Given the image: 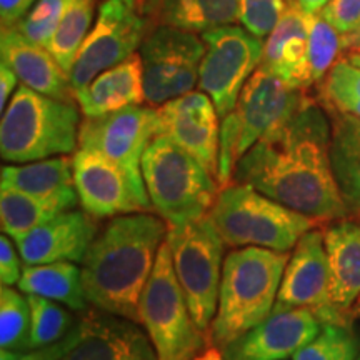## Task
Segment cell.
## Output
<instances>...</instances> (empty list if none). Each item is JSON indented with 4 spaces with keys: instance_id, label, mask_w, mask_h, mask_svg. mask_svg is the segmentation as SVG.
I'll return each instance as SVG.
<instances>
[{
    "instance_id": "cell-32",
    "label": "cell",
    "mask_w": 360,
    "mask_h": 360,
    "mask_svg": "<svg viewBox=\"0 0 360 360\" xmlns=\"http://www.w3.org/2000/svg\"><path fill=\"white\" fill-rule=\"evenodd\" d=\"M344 51V35L321 13H309V64L314 87L322 84Z\"/></svg>"
},
{
    "instance_id": "cell-33",
    "label": "cell",
    "mask_w": 360,
    "mask_h": 360,
    "mask_svg": "<svg viewBox=\"0 0 360 360\" xmlns=\"http://www.w3.org/2000/svg\"><path fill=\"white\" fill-rule=\"evenodd\" d=\"M29 297L32 312V332H30V349L45 347L65 339L74 328L77 319L56 300L39 295Z\"/></svg>"
},
{
    "instance_id": "cell-3",
    "label": "cell",
    "mask_w": 360,
    "mask_h": 360,
    "mask_svg": "<svg viewBox=\"0 0 360 360\" xmlns=\"http://www.w3.org/2000/svg\"><path fill=\"white\" fill-rule=\"evenodd\" d=\"M289 259V252L264 247H240L229 252L217 314L209 330L210 345L222 350L272 312Z\"/></svg>"
},
{
    "instance_id": "cell-29",
    "label": "cell",
    "mask_w": 360,
    "mask_h": 360,
    "mask_svg": "<svg viewBox=\"0 0 360 360\" xmlns=\"http://www.w3.org/2000/svg\"><path fill=\"white\" fill-rule=\"evenodd\" d=\"M94 15H96V0H70L57 30L45 45L69 75L80 47L92 29Z\"/></svg>"
},
{
    "instance_id": "cell-46",
    "label": "cell",
    "mask_w": 360,
    "mask_h": 360,
    "mask_svg": "<svg viewBox=\"0 0 360 360\" xmlns=\"http://www.w3.org/2000/svg\"><path fill=\"white\" fill-rule=\"evenodd\" d=\"M22 355H24V352H17V350L2 349V352H0V360H20Z\"/></svg>"
},
{
    "instance_id": "cell-1",
    "label": "cell",
    "mask_w": 360,
    "mask_h": 360,
    "mask_svg": "<svg viewBox=\"0 0 360 360\" xmlns=\"http://www.w3.org/2000/svg\"><path fill=\"white\" fill-rule=\"evenodd\" d=\"M330 119L312 97L287 124L238 160L233 182L247 184L319 225L349 217L330 160Z\"/></svg>"
},
{
    "instance_id": "cell-36",
    "label": "cell",
    "mask_w": 360,
    "mask_h": 360,
    "mask_svg": "<svg viewBox=\"0 0 360 360\" xmlns=\"http://www.w3.org/2000/svg\"><path fill=\"white\" fill-rule=\"evenodd\" d=\"M238 22L250 34L265 39L285 11V0H237Z\"/></svg>"
},
{
    "instance_id": "cell-16",
    "label": "cell",
    "mask_w": 360,
    "mask_h": 360,
    "mask_svg": "<svg viewBox=\"0 0 360 360\" xmlns=\"http://www.w3.org/2000/svg\"><path fill=\"white\" fill-rule=\"evenodd\" d=\"M309 90L292 89L262 67L252 74L238 96V157H244L260 139L287 124L307 103Z\"/></svg>"
},
{
    "instance_id": "cell-39",
    "label": "cell",
    "mask_w": 360,
    "mask_h": 360,
    "mask_svg": "<svg viewBox=\"0 0 360 360\" xmlns=\"http://www.w3.org/2000/svg\"><path fill=\"white\" fill-rule=\"evenodd\" d=\"M15 245L17 244H13L7 233L0 237V282L2 285H15L22 277L24 267L20 264V252L15 249Z\"/></svg>"
},
{
    "instance_id": "cell-27",
    "label": "cell",
    "mask_w": 360,
    "mask_h": 360,
    "mask_svg": "<svg viewBox=\"0 0 360 360\" xmlns=\"http://www.w3.org/2000/svg\"><path fill=\"white\" fill-rule=\"evenodd\" d=\"M17 285L27 295L45 297L77 312H82L89 305L84 289L82 267L75 262L24 264Z\"/></svg>"
},
{
    "instance_id": "cell-42",
    "label": "cell",
    "mask_w": 360,
    "mask_h": 360,
    "mask_svg": "<svg viewBox=\"0 0 360 360\" xmlns=\"http://www.w3.org/2000/svg\"><path fill=\"white\" fill-rule=\"evenodd\" d=\"M67 352V337L60 342L52 345H45V347L32 349L30 352L22 355L20 360H64Z\"/></svg>"
},
{
    "instance_id": "cell-5",
    "label": "cell",
    "mask_w": 360,
    "mask_h": 360,
    "mask_svg": "<svg viewBox=\"0 0 360 360\" xmlns=\"http://www.w3.org/2000/svg\"><path fill=\"white\" fill-rule=\"evenodd\" d=\"M142 175L154 212L169 227L207 217L217 200V180L165 135H157L143 152Z\"/></svg>"
},
{
    "instance_id": "cell-23",
    "label": "cell",
    "mask_w": 360,
    "mask_h": 360,
    "mask_svg": "<svg viewBox=\"0 0 360 360\" xmlns=\"http://www.w3.org/2000/svg\"><path fill=\"white\" fill-rule=\"evenodd\" d=\"M80 110L85 117H98L146 102L143 65L141 53L125 58L98 74L92 82L75 92Z\"/></svg>"
},
{
    "instance_id": "cell-8",
    "label": "cell",
    "mask_w": 360,
    "mask_h": 360,
    "mask_svg": "<svg viewBox=\"0 0 360 360\" xmlns=\"http://www.w3.org/2000/svg\"><path fill=\"white\" fill-rule=\"evenodd\" d=\"M167 244L193 322L209 335L219 305L225 242L209 215L169 227Z\"/></svg>"
},
{
    "instance_id": "cell-14",
    "label": "cell",
    "mask_w": 360,
    "mask_h": 360,
    "mask_svg": "<svg viewBox=\"0 0 360 360\" xmlns=\"http://www.w3.org/2000/svg\"><path fill=\"white\" fill-rule=\"evenodd\" d=\"M79 204L96 219L154 212L146 188L119 165L97 152L79 148L72 157Z\"/></svg>"
},
{
    "instance_id": "cell-50",
    "label": "cell",
    "mask_w": 360,
    "mask_h": 360,
    "mask_svg": "<svg viewBox=\"0 0 360 360\" xmlns=\"http://www.w3.org/2000/svg\"><path fill=\"white\" fill-rule=\"evenodd\" d=\"M285 2H287V0H285Z\"/></svg>"
},
{
    "instance_id": "cell-30",
    "label": "cell",
    "mask_w": 360,
    "mask_h": 360,
    "mask_svg": "<svg viewBox=\"0 0 360 360\" xmlns=\"http://www.w3.org/2000/svg\"><path fill=\"white\" fill-rule=\"evenodd\" d=\"M317 87V101L326 109L360 119V65L349 57H340Z\"/></svg>"
},
{
    "instance_id": "cell-26",
    "label": "cell",
    "mask_w": 360,
    "mask_h": 360,
    "mask_svg": "<svg viewBox=\"0 0 360 360\" xmlns=\"http://www.w3.org/2000/svg\"><path fill=\"white\" fill-rule=\"evenodd\" d=\"M326 109V107H323ZM330 119V160L345 205L360 214V119L326 109Z\"/></svg>"
},
{
    "instance_id": "cell-12",
    "label": "cell",
    "mask_w": 360,
    "mask_h": 360,
    "mask_svg": "<svg viewBox=\"0 0 360 360\" xmlns=\"http://www.w3.org/2000/svg\"><path fill=\"white\" fill-rule=\"evenodd\" d=\"M157 135L159 115L155 107L130 105L105 115L85 117L79 129V148L107 157L139 187L146 188L142 157Z\"/></svg>"
},
{
    "instance_id": "cell-37",
    "label": "cell",
    "mask_w": 360,
    "mask_h": 360,
    "mask_svg": "<svg viewBox=\"0 0 360 360\" xmlns=\"http://www.w3.org/2000/svg\"><path fill=\"white\" fill-rule=\"evenodd\" d=\"M238 119L236 112H231L222 117L220 124V143H219V170H217V186L220 188L231 186L233 182V172L240 160L238 157Z\"/></svg>"
},
{
    "instance_id": "cell-24",
    "label": "cell",
    "mask_w": 360,
    "mask_h": 360,
    "mask_svg": "<svg viewBox=\"0 0 360 360\" xmlns=\"http://www.w3.org/2000/svg\"><path fill=\"white\" fill-rule=\"evenodd\" d=\"M332 300L344 312H354L360 297V224L350 219L335 220L323 229Z\"/></svg>"
},
{
    "instance_id": "cell-38",
    "label": "cell",
    "mask_w": 360,
    "mask_h": 360,
    "mask_svg": "<svg viewBox=\"0 0 360 360\" xmlns=\"http://www.w3.org/2000/svg\"><path fill=\"white\" fill-rule=\"evenodd\" d=\"M319 13L342 35H347L360 25V0H328Z\"/></svg>"
},
{
    "instance_id": "cell-2",
    "label": "cell",
    "mask_w": 360,
    "mask_h": 360,
    "mask_svg": "<svg viewBox=\"0 0 360 360\" xmlns=\"http://www.w3.org/2000/svg\"><path fill=\"white\" fill-rule=\"evenodd\" d=\"M167 232V222L152 212L112 217L82 260L89 304L139 322L141 297Z\"/></svg>"
},
{
    "instance_id": "cell-13",
    "label": "cell",
    "mask_w": 360,
    "mask_h": 360,
    "mask_svg": "<svg viewBox=\"0 0 360 360\" xmlns=\"http://www.w3.org/2000/svg\"><path fill=\"white\" fill-rule=\"evenodd\" d=\"M276 304L312 310L322 323L352 327L355 314L344 312L332 300L326 242L317 227L304 233L292 250Z\"/></svg>"
},
{
    "instance_id": "cell-25",
    "label": "cell",
    "mask_w": 360,
    "mask_h": 360,
    "mask_svg": "<svg viewBox=\"0 0 360 360\" xmlns=\"http://www.w3.org/2000/svg\"><path fill=\"white\" fill-rule=\"evenodd\" d=\"M142 8L148 29L169 25L204 34L238 22L237 0H142Z\"/></svg>"
},
{
    "instance_id": "cell-48",
    "label": "cell",
    "mask_w": 360,
    "mask_h": 360,
    "mask_svg": "<svg viewBox=\"0 0 360 360\" xmlns=\"http://www.w3.org/2000/svg\"><path fill=\"white\" fill-rule=\"evenodd\" d=\"M352 310H354V314L357 315V317L360 319V297L357 300H355V304H354V307H352Z\"/></svg>"
},
{
    "instance_id": "cell-18",
    "label": "cell",
    "mask_w": 360,
    "mask_h": 360,
    "mask_svg": "<svg viewBox=\"0 0 360 360\" xmlns=\"http://www.w3.org/2000/svg\"><path fill=\"white\" fill-rule=\"evenodd\" d=\"M323 323L312 310L274 305L272 312L222 349L225 360H285L307 345Z\"/></svg>"
},
{
    "instance_id": "cell-6",
    "label": "cell",
    "mask_w": 360,
    "mask_h": 360,
    "mask_svg": "<svg viewBox=\"0 0 360 360\" xmlns=\"http://www.w3.org/2000/svg\"><path fill=\"white\" fill-rule=\"evenodd\" d=\"M209 217L225 245L278 252L292 250L304 233L319 227L307 215L278 204L255 187L236 182L220 188Z\"/></svg>"
},
{
    "instance_id": "cell-41",
    "label": "cell",
    "mask_w": 360,
    "mask_h": 360,
    "mask_svg": "<svg viewBox=\"0 0 360 360\" xmlns=\"http://www.w3.org/2000/svg\"><path fill=\"white\" fill-rule=\"evenodd\" d=\"M17 80L19 77H17L15 72L2 62L0 64V110H2V114L6 112L12 96L15 94L13 90H15Z\"/></svg>"
},
{
    "instance_id": "cell-49",
    "label": "cell",
    "mask_w": 360,
    "mask_h": 360,
    "mask_svg": "<svg viewBox=\"0 0 360 360\" xmlns=\"http://www.w3.org/2000/svg\"><path fill=\"white\" fill-rule=\"evenodd\" d=\"M357 360H360V354H359V357H357Z\"/></svg>"
},
{
    "instance_id": "cell-9",
    "label": "cell",
    "mask_w": 360,
    "mask_h": 360,
    "mask_svg": "<svg viewBox=\"0 0 360 360\" xmlns=\"http://www.w3.org/2000/svg\"><path fill=\"white\" fill-rule=\"evenodd\" d=\"M139 53L147 105L160 107L199 85L205 42L197 34L169 25L150 27Z\"/></svg>"
},
{
    "instance_id": "cell-45",
    "label": "cell",
    "mask_w": 360,
    "mask_h": 360,
    "mask_svg": "<svg viewBox=\"0 0 360 360\" xmlns=\"http://www.w3.org/2000/svg\"><path fill=\"white\" fill-rule=\"evenodd\" d=\"M345 51H360V25L354 32L344 35Z\"/></svg>"
},
{
    "instance_id": "cell-31",
    "label": "cell",
    "mask_w": 360,
    "mask_h": 360,
    "mask_svg": "<svg viewBox=\"0 0 360 360\" xmlns=\"http://www.w3.org/2000/svg\"><path fill=\"white\" fill-rule=\"evenodd\" d=\"M32 312L27 294L8 285L0 289V347L25 352L30 349Z\"/></svg>"
},
{
    "instance_id": "cell-40",
    "label": "cell",
    "mask_w": 360,
    "mask_h": 360,
    "mask_svg": "<svg viewBox=\"0 0 360 360\" xmlns=\"http://www.w3.org/2000/svg\"><path fill=\"white\" fill-rule=\"evenodd\" d=\"M37 0H0V25L2 29H15L32 11Z\"/></svg>"
},
{
    "instance_id": "cell-34",
    "label": "cell",
    "mask_w": 360,
    "mask_h": 360,
    "mask_svg": "<svg viewBox=\"0 0 360 360\" xmlns=\"http://www.w3.org/2000/svg\"><path fill=\"white\" fill-rule=\"evenodd\" d=\"M359 340L352 327L323 323L321 332L297 350L292 360H357Z\"/></svg>"
},
{
    "instance_id": "cell-43",
    "label": "cell",
    "mask_w": 360,
    "mask_h": 360,
    "mask_svg": "<svg viewBox=\"0 0 360 360\" xmlns=\"http://www.w3.org/2000/svg\"><path fill=\"white\" fill-rule=\"evenodd\" d=\"M289 2V0H287ZM295 6H299L304 12L307 13H319L323 7L327 6L328 0H290Z\"/></svg>"
},
{
    "instance_id": "cell-4",
    "label": "cell",
    "mask_w": 360,
    "mask_h": 360,
    "mask_svg": "<svg viewBox=\"0 0 360 360\" xmlns=\"http://www.w3.org/2000/svg\"><path fill=\"white\" fill-rule=\"evenodd\" d=\"M80 107L22 84L0 122V155L11 164L69 155L79 147Z\"/></svg>"
},
{
    "instance_id": "cell-15",
    "label": "cell",
    "mask_w": 360,
    "mask_h": 360,
    "mask_svg": "<svg viewBox=\"0 0 360 360\" xmlns=\"http://www.w3.org/2000/svg\"><path fill=\"white\" fill-rule=\"evenodd\" d=\"M139 322L97 307L85 309L67 335L64 360H159Z\"/></svg>"
},
{
    "instance_id": "cell-44",
    "label": "cell",
    "mask_w": 360,
    "mask_h": 360,
    "mask_svg": "<svg viewBox=\"0 0 360 360\" xmlns=\"http://www.w3.org/2000/svg\"><path fill=\"white\" fill-rule=\"evenodd\" d=\"M192 360H225V357H224V352L219 347H215V345H209V347H205L199 355H197V357H193Z\"/></svg>"
},
{
    "instance_id": "cell-19",
    "label": "cell",
    "mask_w": 360,
    "mask_h": 360,
    "mask_svg": "<svg viewBox=\"0 0 360 360\" xmlns=\"http://www.w3.org/2000/svg\"><path fill=\"white\" fill-rule=\"evenodd\" d=\"M98 233L97 219L85 210H65L17 240L25 265L80 262Z\"/></svg>"
},
{
    "instance_id": "cell-10",
    "label": "cell",
    "mask_w": 360,
    "mask_h": 360,
    "mask_svg": "<svg viewBox=\"0 0 360 360\" xmlns=\"http://www.w3.org/2000/svg\"><path fill=\"white\" fill-rule=\"evenodd\" d=\"M148 32L142 0H103L97 19L77 53L70 70L75 92L92 82L98 74L110 69L141 51Z\"/></svg>"
},
{
    "instance_id": "cell-35",
    "label": "cell",
    "mask_w": 360,
    "mask_h": 360,
    "mask_svg": "<svg viewBox=\"0 0 360 360\" xmlns=\"http://www.w3.org/2000/svg\"><path fill=\"white\" fill-rule=\"evenodd\" d=\"M70 0H37L32 11L15 27L27 39L40 45H47L60 24Z\"/></svg>"
},
{
    "instance_id": "cell-11",
    "label": "cell",
    "mask_w": 360,
    "mask_h": 360,
    "mask_svg": "<svg viewBox=\"0 0 360 360\" xmlns=\"http://www.w3.org/2000/svg\"><path fill=\"white\" fill-rule=\"evenodd\" d=\"M205 53L200 64L199 87L210 96L220 117L236 109L238 96L260 67L264 39L237 24L200 34Z\"/></svg>"
},
{
    "instance_id": "cell-22",
    "label": "cell",
    "mask_w": 360,
    "mask_h": 360,
    "mask_svg": "<svg viewBox=\"0 0 360 360\" xmlns=\"http://www.w3.org/2000/svg\"><path fill=\"white\" fill-rule=\"evenodd\" d=\"M2 187L15 188L40 200L51 202L60 210H72L79 204L74 180V162L69 155L4 165L0 170Z\"/></svg>"
},
{
    "instance_id": "cell-17",
    "label": "cell",
    "mask_w": 360,
    "mask_h": 360,
    "mask_svg": "<svg viewBox=\"0 0 360 360\" xmlns=\"http://www.w3.org/2000/svg\"><path fill=\"white\" fill-rule=\"evenodd\" d=\"M155 109L159 135H165L182 147L217 180L220 115L210 96L202 90H192Z\"/></svg>"
},
{
    "instance_id": "cell-7",
    "label": "cell",
    "mask_w": 360,
    "mask_h": 360,
    "mask_svg": "<svg viewBox=\"0 0 360 360\" xmlns=\"http://www.w3.org/2000/svg\"><path fill=\"white\" fill-rule=\"evenodd\" d=\"M139 322L150 337L159 360H192L210 345L209 335L197 327L188 310L167 240L160 247L141 297Z\"/></svg>"
},
{
    "instance_id": "cell-21",
    "label": "cell",
    "mask_w": 360,
    "mask_h": 360,
    "mask_svg": "<svg viewBox=\"0 0 360 360\" xmlns=\"http://www.w3.org/2000/svg\"><path fill=\"white\" fill-rule=\"evenodd\" d=\"M0 57L27 87L65 102L75 101L70 75L62 69L47 47L27 39L17 29H2Z\"/></svg>"
},
{
    "instance_id": "cell-20",
    "label": "cell",
    "mask_w": 360,
    "mask_h": 360,
    "mask_svg": "<svg viewBox=\"0 0 360 360\" xmlns=\"http://www.w3.org/2000/svg\"><path fill=\"white\" fill-rule=\"evenodd\" d=\"M260 67L292 89L314 87L309 64V13L290 0L272 32L264 39Z\"/></svg>"
},
{
    "instance_id": "cell-47",
    "label": "cell",
    "mask_w": 360,
    "mask_h": 360,
    "mask_svg": "<svg viewBox=\"0 0 360 360\" xmlns=\"http://www.w3.org/2000/svg\"><path fill=\"white\" fill-rule=\"evenodd\" d=\"M350 53H349V58L350 60L354 62V64H357V65H360V51H349Z\"/></svg>"
},
{
    "instance_id": "cell-28",
    "label": "cell",
    "mask_w": 360,
    "mask_h": 360,
    "mask_svg": "<svg viewBox=\"0 0 360 360\" xmlns=\"http://www.w3.org/2000/svg\"><path fill=\"white\" fill-rule=\"evenodd\" d=\"M60 212L65 210H60L51 202L40 200L15 188H0V225L2 232L7 233L13 242L20 240L39 225L49 222Z\"/></svg>"
}]
</instances>
